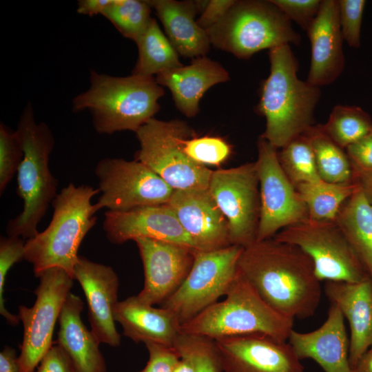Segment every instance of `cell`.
I'll return each instance as SVG.
<instances>
[{
    "label": "cell",
    "mask_w": 372,
    "mask_h": 372,
    "mask_svg": "<svg viewBox=\"0 0 372 372\" xmlns=\"http://www.w3.org/2000/svg\"><path fill=\"white\" fill-rule=\"evenodd\" d=\"M238 269L276 311L294 319L313 316L322 296L310 257L298 247L273 238L243 248Z\"/></svg>",
    "instance_id": "cell-1"
},
{
    "label": "cell",
    "mask_w": 372,
    "mask_h": 372,
    "mask_svg": "<svg viewBox=\"0 0 372 372\" xmlns=\"http://www.w3.org/2000/svg\"><path fill=\"white\" fill-rule=\"evenodd\" d=\"M269 59L270 73L261 85L256 109L266 119L260 136L278 149L315 125L321 92L298 77V62L290 45L269 50Z\"/></svg>",
    "instance_id": "cell-2"
},
{
    "label": "cell",
    "mask_w": 372,
    "mask_h": 372,
    "mask_svg": "<svg viewBox=\"0 0 372 372\" xmlns=\"http://www.w3.org/2000/svg\"><path fill=\"white\" fill-rule=\"evenodd\" d=\"M163 87L155 77L130 74L114 76L90 70V86L72 100V110H88L93 127L101 134L136 132L160 109Z\"/></svg>",
    "instance_id": "cell-3"
},
{
    "label": "cell",
    "mask_w": 372,
    "mask_h": 372,
    "mask_svg": "<svg viewBox=\"0 0 372 372\" xmlns=\"http://www.w3.org/2000/svg\"><path fill=\"white\" fill-rule=\"evenodd\" d=\"M99 193V189L89 185L72 183L58 193L52 203L53 214L48 226L25 242L24 260L32 265L35 276L59 267L73 278L79 248L97 220L91 202Z\"/></svg>",
    "instance_id": "cell-4"
},
{
    "label": "cell",
    "mask_w": 372,
    "mask_h": 372,
    "mask_svg": "<svg viewBox=\"0 0 372 372\" xmlns=\"http://www.w3.org/2000/svg\"><path fill=\"white\" fill-rule=\"evenodd\" d=\"M17 131L23 147L17 174V192L23 205L21 212L8 221L6 233L26 240L39 233L38 225L59 193V180L49 167L54 135L46 123L36 121L30 103L21 114Z\"/></svg>",
    "instance_id": "cell-5"
},
{
    "label": "cell",
    "mask_w": 372,
    "mask_h": 372,
    "mask_svg": "<svg viewBox=\"0 0 372 372\" xmlns=\"http://www.w3.org/2000/svg\"><path fill=\"white\" fill-rule=\"evenodd\" d=\"M225 296L182 324L180 331L214 340L263 334L287 342L294 320L269 305L239 269Z\"/></svg>",
    "instance_id": "cell-6"
},
{
    "label": "cell",
    "mask_w": 372,
    "mask_h": 372,
    "mask_svg": "<svg viewBox=\"0 0 372 372\" xmlns=\"http://www.w3.org/2000/svg\"><path fill=\"white\" fill-rule=\"evenodd\" d=\"M207 32L211 44L238 59L301 41L291 21L271 0L235 1Z\"/></svg>",
    "instance_id": "cell-7"
},
{
    "label": "cell",
    "mask_w": 372,
    "mask_h": 372,
    "mask_svg": "<svg viewBox=\"0 0 372 372\" xmlns=\"http://www.w3.org/2000/svg\"><path fill=\"white\" fill-rule=\"evenodd\" d=\"M135 133L140 145L135 160L147 165L172 189L208 188L213 171L192 161L183 151V141L193 136V130L185 121L153 118Z\"/></svg>",
    "instance_id": "cell-8"
},
{
    "label": "cell",
    "mask_w": 372,
    "mask_h": 372,
    "mask_svg": "<svg viewBox=\"0 0 372 372\" xmlns=\"http://www.w3.org/2000/svg\"><path fill=\"white\" fill-rule=\"evenodd\" d=\"M274 239L294 245L311 259L321 282H360L369 276L344 234L334 221L309 218L285 227Z\"/></svg>",
    "instance_id": "cell-9"
},
{
    "label": "cell",
    "mask_w": 372,
    "mask_h": 372,
    "mask_svg": "<svg viewBox=\"0 0 372 372\" xmlns=\"http://www.w3.org/2000/svg\"><path fill=\"white\" fill-rule=\"evenodd\" d=\"M242 247L195 251L192 267L178 290L162 305L180 326L225 296L238 271Z\"/></svg>",
    "instance_id": "cell-10"
},
{
    "label": "cell",
    "mask_w": 372,
    "mask_h": 372,
    "mask_svg": "<svg viewBox=\"0 0 372 372\" xmlns=\"http://www.w3.org/2000/svg\"><path fill=\"white\" fill-rule=\"evenodd\" d=\"M37 277L39 284L34 291L36 300L33 306L21 305L18 309L17 316L23 327L18 357L19 372H34L52 346L54 327L74 280L59 267L48 269Z\"/></svg>",
    "instance_id": "cell-11"
},
{
    "label": "cell",
    "mask_w": 372,
    "mask_h": 372,
    "mask_svg": "<svg viewBox=\"0 0 372 372\" xmlns=\"http://www.w3.org/2000/svg\"><path fill=\"white\" fill-rule=\"evenodd\" d=\"M101 193L94 204L101 209L124 211L134 208L165 205L174 189L143 163L121 158H104L94 169Z\"/></svg>",
    "instance_id": "cell-12"
},
{
    "label": "cell",
    "mask_w": 372,
    "mask_h": 372,
    "mask_svg": "<svg viewBox=\"0 0 372 372\" xmlns=\"http://www.w3.org/2000/svg\"><path fill=\"white\" fill-rule=\"evenodd\" d=\"M257 148L260 209L256 240L260 241L309 216L304 203L281 167L278 149L261 136Z\"/></svg>",
    "instance_id": "cell-13"
},
{
    "label": "cell",
    "mask_w": 372,
    "mask_h": 372,
    "mask_svg": "<svg viewBox=\"0 0 372 372\" xmlns=\"http://www.w3.org/2000/svg\"><path fill=\"white\" fill-rule=\"evenodd\" d=\"M208 189L227 221L231 245L255 242L260 209L255 162L213 171Z\"/></svg>",
    "instance_id": "cell-14"
},
{
    "label": "cell",
    "mask_w": 372,
    "mask_h": 372,
    "mask_svg": "<svg viewBox=\"0 0 372 372\" xmlns=\"http://www.w3.org/2000/svg\"><path fill=\"white\" fill-rule=\"evenodd\" d=\"M144 269V285L136 295L143 302L162 305L180 287L193 265L195 249L154 239L134 240Z\"/></svg>",
    "instance_id": "cell-15"
},
{
    "label": "cell",
    "mask_w": 372,
    "mask_h": 372,
    "mask_svg": "<svg viewBox=\"0 0 372 372\" xmlns=\"http://www.w3.org/2000/svg\"><path fill=\"white\" fill-rule=\"evenodd\" d=\"M222 372H304L288 342L263 334H245L214 340Z\"/></svg>",
    "instance_id": "cell-16"
},
{
    "label": "cell",
    "mask_w": 372,
    "mask_h": 372,
    "mask_svg": "<svg viewBox=\"0 0 372 372\" xmlns=\"http://www.w3.org/2000/svg\"><path fill=\"white\" fill-rule=\"evenodd\" d=\"M85 296L91 331L97 341L112 347L121 344L116 330L114 309L118 301L119 280L107 265L79 256L73 272Z\"/></svg>",
    "instance_id": "cell-17"
},
{
    "label": "cell",
    "mask_w": 372,
    "mask_h": 372,
    "mask_svg": "<svg viewBox=\"0 0 372 372\" xmlns=\"http://www.w3.org/2000/svg\"><path fill=\"white\" fill-rule=\"evenodd\" d=\"M167 205L197 251L231 245L227 221L208 188L174 190Z\"/></svg>",
    "instance_id": "cell-18"
},
{
    "label": "cell",
    "mask_w": 372,
    "mask_h": 372,
    "mask_svg": "<svg viewBox=\"0 0 372 372\" xmlns=\"http://www.w3.org/2000/svg\"><path fill=\"white\" fill-rule=\"evenodd\" d=\"M103 229L107 240L116 245L146 238L176 243L196 250L176 216L167 204L124 211H106Z\"/></svg>",
    "instance_id": "cell-19"
},
{
    "label": "cell",
    "mask_w": 372,
    "mask_h": 372,
    "mask_svg": "<svg viewBox=\"0 0 372 372\" xmlns=\"http://www.w3.org/2000/svg\"><path fill=\"white\" fill-rule=\"evenodd\" d=\"M307 32L311 50L307 81L318 87L329 85L341 75L345 65L338 0H322Z\"/></svg>",
    "instance_id": "cell-20"
},
{
    "label": "cell",
    "mask_w": 372,
    "mask_h": 372,
    "mask_svg": "<svg viewBox=\"0 0 372 372\" xmlns=\"http://www.w3.org/2000/svg\"><path fill=\"white\" fill-rule=\"evenodd\" d=\"M344 319L339 307L331 303L319 328L306 333L293 329L287 342L300 360L311 359L324 372H351Z\"/></svg>",
    "instance_id": "cell-21"
},
{
    "label": "cell",
    "mask_w": 372,
    "mask_h": 372,
    "mask_svg": "<svg viewBox=\"0 0 372 372\" xmlns=\"http://www.w3.org/2000/svg\"><path fill=\"white\" fill-rule=\"evenodd\" d=\"M324 289L349 322L352 369L372 345V280L368 276L357 282L325 281Z\"/></svg>",
    "instance_id": "cell-22"
},
{
    "label": "cell",
    "mask_w": 372,
    "mask_h": 372,
    "mask_svg": "<svg viewBox=\"0 0 372 372\" xmlns=\"http://www.w3.org/2000/svg\"><path fill=\"white\" fill-rule=\"evenodd\" d=\"M155 79L170 90L178 110L193 117L199 112V102L205 92L229 81V74L218 62L204 56L193 59L189 65L163 71Z\"/></svg>",
    "instance_id": "cell-23"
},
{
    "label": "cell",
    "mask_w": 372,
    "mask_h": 372,
    "mask_svg": "<svg viewBox=\"0 0 372 372\" xmlns=\"http://www.w3.org/2000/svg\"><path fill=\"white\" fill-rule=\"evenodd\" d=\"M114 318L122 327L123 335L136 343L174 347L180 332V324L172 311L145 304L136 296L118 301Z\"/></svg>",
    "instance_id": "cell-24"
},
{
    "label": "cell",
    "mask_w": 372,
    "mask_h": 372,
    "mask_svg": "<svg viewBox=\"0 0 372 372\" xmlns=\"http://www.w3.org/2000/svg\"><path fill=\"white\" fill-rule=\"evenodd\" d=\"M148 2L178 54L193 59L204 56L209 52L211 43L207 32L195 19L196 14L203 11L208 1L149 0Z\"/></svg>",
    "instance_id": "cell-25"
},
{
    "label": "cell",
    "mask_w": 372,
    "mask_h": 372,
    "mask_svg": "<svg viewBox=\"0 0 372 372\" xmlns=\"http://www.w3.org/2000/svg\"><path fill=\"white\" fill-rule=\"evenodd\" d=\"M83 302L70 293L62 307L56 344L68 354L78 372H107L100 343L81 319Z\"/></svg>",
    "instance_id": "cell-26"
},
{
    "label": "cell",
    "mask_w": 372,
    "mask_h": 372,
    "mask_svg": "<svg viewBox=\"0 0 372 372\" xmlns=\"http://www.w3.org/2000/svg\"><path fill=\"white\" fill-rule=\"evenodd\" d=\"M335 221L372 280V204L358 187L342 205Z\"/></svg>",
    "instance_id": "cell-27"
},
{
    "label": "cell",
    "mask_w": 372,
    "mask_h": 372,
    "mask_svg": "<svg viewBox=\"0 0 372 372\" xmlns=\"http://www.w3.org/2000/svg\"><path fill=\"white\" fill-rule=\"evenodd\" d=\"M135 43L138 54L132 74L154 77L163 71L183 65L178 52L154 18Z\"/></svg>",
    "instance_id": "cell-28"
},
{
    "label": "cell",
    "mask_w": 372,
    "mask_h": 372,
    "mask_svg": "<svg viewBox=\"0 0 372 372\" xmlns=\"http://www.w3.org/2000/svg\"><path fill=\"white\" fill-rule=\"evenodd\" d=\"M311 146L320 178L331 183H353V169L345 149L315 124L304 133Z\"/></svg>",
    "instance_id": "cell-29"
},
{
    "label": "cell",
    "mask_w": 372,
    "mask_h": 372,
    "mask_svg": "<svg viewBox=\"0 0 372 372\" xmlns=\"http://www.w3.org/2000/svg\"><path fill=\"white\" fill-rule=\"evenodd\" d=\"M296 190L304 203L308 218L318 221H334L344 203L358 188L355 183H331L320 180L300 183Z\"/></svg>",
    "instance_id": "cell-30"
},
{
    "label": "cell",
    "mask_w": 372,
    "mask_h": 372,
    "mask_svg": "<svg viewBox=\"0 0 372 372\" xmlns=\"http://www.w3.org/2000/svg\"><path fill=\"white\" fill-rule=\"evenodd\" d=\"M320 125L324 132L344 149L372 130L370 115L354 105L334 106L327 121Z\"/></svg>",
    "instance_id": "cell-31"
},
{
    "label": "cell",
    "mask_w": 372,
    "mask_h": 372,
    "mask_svg": "<svg viewBox=\"0 0 372 372\" xmlns=\"http://www.w3.org/2000/svg\"><path fill=\"white\" fill-rule=\"evenodd\" d=\"M280 149L278 152L280 163L295 187L300 183L322 180L311 146L304 134L292 139Z\"/></svg>",
    "instance_id": "cell-32"
},
{
    "label": "cell",
    "mask_w": 372,
    "mask_h": 372,
    "mask_svg": "<svg viewBox=\"0 0 372 372\" xmlns=\"http://www.w3.org/2000/svg\"><path fill=\"white\" fill-rule=\"evenodd\" d=\"M152 9L148 1L112 0L102 15L123 37L136 42L152 19Z\"/></svg>",
    "instance_id": "cell-33"
},
{
    "label": "cell",
    "mask_w": 372,
    "mask_h": 372,
    "mask_svg": "<svg viewBox=\"0 0 372 372\" xmlns=\"http://www.w3.org/2000/svg\"><path fill=\"white\" fill-rule=\"evenodd\" d=\"M185 154L197 164L218 166L231 154V146L223 138L214 136H192L183 141Z\"/></svg>",
    "instance_id": "cell-34"
},
{
    "label": "cell",
    "mask_w": 372,
    "mask_h": 372,
    "mask_svg": "<svg viewBox=\"0 0 372 372\" xmlns=\"http://www.w3.org/2000/svg\"><path fill=\"white\" fill-rule=\"evenodd\" d=\"M23 157L21 138L17 130L12 131L0 125V194L4 192L15 174Z\"/></svg>",
    "instance_id": "cell-35"
},
{
    "label": "cell",
    "mask_w": 372,
    "mask_h": 372,
    "mask_svg": "<svg viewBox=\"0 0 372 372\" xmlns=\"http://www.w3.org/2000/svg\"><path fill=\"white\" fill-rule=\"evenodd\" d=\"M24 239L17 236H1L0 239V313L10 325L18 324L17 316L9 312L5 306L4 287L10 268L24 260Z\"/></svg>",
    "instance_id": "cell-36"
},
{
    "label": "cell",
    "mask_w": 372,
    "mask_h": 372,
    "mask_svg": "<svg viewBox=\"0 0 372 372\" xmlns=\"http://www.w3.org/2000/svg\"><path fill=\"white\" fill-rule=\"evenodd\" d=\"M177 340L190 353L194 372H222L219 355L214 340L180 332Z\"/></svg>",
    "instance_id": "cell-37"
},
{
    "label": "cell",
    "mask_w": 372,
    "mask_h": 372,
    "mask_svg": "<svg viewBox=\"0 0 372 372\" xmlns=\"http://www.w3.org/2000/svg\"><path fill=\"white\" fill-rule=\"evenodd\" d=\"M339 21L344 41L353 48L360 47V31L364 0H338Z\"/></svg>",
    "instance_id": "cell-38"
},
{
    "label": "cell",
    "mask_w": 372,
    "mask_h": 372,
    "mask_svg": "<svg viewBox=\"0 0 372 372\" xmlns=\"http://www.w3.org/2000/svg\"><path fill=\"white\" fill-rule=\"evenodd\" d=\"M291 21L307 31L318 15L322 0H271Z\"/></svg>",
    "instance_id": "cell-39"
},
{
    "label": "cell",
    "mask_w": 372,
    "mask_h": 372,
    "mask_svg": "<svg viewBox=\"0 0 372 372\" xmlns=\"http://www.w3.org/2000/svg\"><path fill=\"white\" fill-rule=\"evenodd\" d=\"M145 345L149 359L144 368L138 372H172L180 359L174 347L154 343H146Z\"/></svg>",
    "instance_id": "cell-40"
},
{
    "label": "cell",
    "mask_w": 372,
    "mask_h": 372,
    "mask_svg": "<svg viewBox=\"0 0 372 372\" xmlns=\"http://www.w3.org/2000/svg\"><path fill=\"white\" fill-rule=\"evenodd\" d=\"M34 372H78L65 351L56 343L45 354Z\"/></svg>",
    "instance_id": "cell-41"
},
{
    "label": "cell",
    "mask_w": 372,
    "mask_h": 372,
    "mask_svg": "<svg viewBox=\"0 0 372 372\" xmlns=\"http://www.w3.org/2000/svg\"><path fill=\"white\" fill-rule=\"evenodd\" d=\"M345 151L353 167L371 169L372 130L357 142L348 146Z\"/></svg>",
    "instance_id": "cell-42"
},
{
    "label": "cell",
    "mask_w": 372,
    "mask_h": 372,
    "mask_svg": "<svg viewBox=\"0 0 372 372\" xmlns=\"http://www.w3.org/2000/svg\"><path fill=\"white\" fill-rule=\"evenodd\" d=\"M236 0H211L196 19L198 25L207 30L216 25L226 14Z\"/></svg>",
    "instance_id": "cell-43"
},
{
    "label": "cell",
    "mask_w": 372,
    "mask_h": 372,
    "mask_svg": "<svg viewBox=\"0 0 372 372\" xmlns=\"http://www.w3.org/2000/svg\"><path fill=\"white\" fill-rule=\"evenodd\" d=\"M353 181L372 204V169H362L353 167Z\"/></svg>",
    "instance_id": "cell-44"
},
{
    "label": "cell",
    "mask_w": 372,
    "mask_h": 372,
    "mask_svg": "<svg viewBox=\"0 0 372 372\" xmlns=\"http://www.w3.org/2000/svg\"><path fill=\"white\" fill-rule=\"evenodd\" d=\"M112 0H80L78 1L76 12L79 14L92 17L103 14Z\"/></svg>",
    "instance_id": "cell-45"
},
{
    "label": "cell",
    "mask_w": 372,
    "mask_h": 372,
    "mask_svg": "<svg viewBox=\"0 0 372 372\" xmlns=\"http://www.w3.org/2000/svg\"><path fill=\"white\" fill-rule=\"evenodd\" d=\"M174 347L178 352L180 359L172 372H194L193 360L185 346L176 339Z\"/></svg>",
    "instance_id": "cell-46"
},
{
    "label": "cell",
    "mask_w": 372,
    "mask_h": 372,
    "mask_svg": "<svg viewBox=\"0 0 372 372\" xmlns=\"http://www.w3.org/2000/svg\"><path fill=\"white\" fill-rule=\"evenodd\" d=\"M0 372H19L15 350L6 346L0 353Z\"/></svg>",
    "instance_id": "cell-47"
},
{
    "label": "cell",
    "mask_w": 372,
    "mask_h": 372,
    "mask_svg": "<svg viewBox=\"0 0 372 372\" xmlns=\"http://www.w3.org/2000/svg\"><path fill=\"white\" fill-rule=\"evenodd\" d=\"M351 372H372V345L351 369Z\"/></svg>",
    "instance_id": "cell-48"
}]
</instances>
